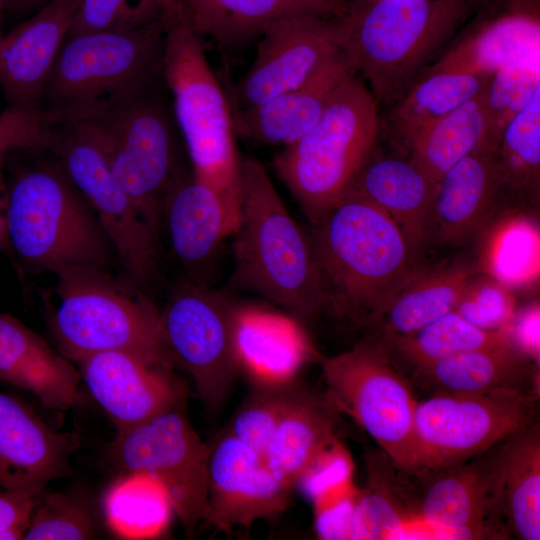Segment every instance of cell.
Masks as SVG:
<instances>
[{"instance_id":"6da1fadb","label":"cell","mask_w":540,"mask_h":540,"mask_svg":"<svg viewBox=\"0 0 540 540\" xmlns=\"http://www.w3.org/2000/svg\"><path fill=\"white\" fill-rule=\"evenodd\" d=\"M309 234L322 311L375 329L415 267L398 226L367 198L348 193L311 225Z\"/></svg>"},{"instance_id":"7a4b0ae2","label":"cell","mask_w":540,"mask_h":540,"mask_svg":"<svg viewBox=\"0 0 540 540\" xmlns=\"http://www.w3.org/2000/svg\"><path fill=\"white\" fill-rule=\"evenodd\" d=\"M342 51L377 103L399 101L438 59L476 0H347Z\"/></svg>"},{"instance_id":"3957f363","label":"cell","mask_w":540,"mask_h":540,"mask_svg":"<svg viewBox=\"0 0 540 540\" xmlns=\"http://www.w3.org/2000/svg\"><path fill=\"white\" fill-rule=\"evenodd\" d=\"M240 217L231 284L280 306L300 323L322 312L309 232L292 218L264 166L241 159Z\"/></svg>"},{"instance_id":"277c9868","label":"cell","mask_w":540,"mask_h":540,"mask_svg":"<svg viewBox=\"0 0 540 540\" xmlns=\"http://www.w3.org/2000/svg\"><path fill=\"white\" fill-rule=\"evenodd\" d=\"M165 12L159 19L129 30L68 36L43 91V118L88 120L156 84L162 77Z\"/></svg>"},{"instance_id":"5b68a950","label":"cell","mask_w":540,"mask_h":540,"mask_svg":"<svg viewBox=\"0 0 540 540\" xmlns=\"http://www.w3.org/2000/svg\"><path fill=\"white\" fill-rule=\"evenodd\" d=\"M7 236L13 259L32 272L107 270L118 260L92 207L59 162L25 170L8 185Z\"/></svg>"},{"instance_id":"8992f818","label":"cell","mask_w":540,"mask_h":540,"mask_svg":"<svg viewBox=\"0 0 540 540\" xmlns=\"http://www.w3.org/2000/svg\"><path fill=\"white\" fill-rule=\"evenodd\" d=\"M165 18L162 80L172 95L192 174L210 186L239 220L241 159L228 97L207 61L201 38L170 7Z\"/></svg>"},{"instance_id":"52a82bcc","label":"cell","mask_w":540,"mask_h":540,"mask_svg":"<svg viewBox=\"0 0 540 540\" xmlns=\"http://www.w3.org/2000/svg\"><path fill=\"white\" fill-rule=\"evenodd\" d=\"M377 104L363 79L350 75L319 121L275 156L276 174L311 225L344 198L376 148L381 129Z\"/></svg>"},{"instance_id":"ba28073f","label":"cell","mask_w":540,"mask_h":540,"mask_svg":"<svg viewBox=\"0 0 540 540\" xmlns=\"http://www.w3.org/2000/svg\"><path fill=\"white\" fill-rule=\"evenodd\" d=\"M59 305L55 334L66 355L78 361L105 351H124L172 369L160 312L139 291L123 285L106 270L70 267L55 273Z\"/></svg>"},{"instance_id":"9c48e42d","label":"cell","mask_w":540,"mask_h":540,"mask_svg":"<svg viewBox=\"0 0 540 540\" xmlns=\"http://www.w3.org/2000/svg\"><path fill=\"white\" fill-rule=\"evenodd\" d=\"M152 87L102 115L80 122L98 141L116 182L159 234L164 202L187 174L179 162V130L173 111L152 93Z\"/></svg>"},{"instance_id":"30bf717a","label":"cell","mask_w":540,"mask_h":540,"mask_svg":"<svg viewBox=\"0 0 540 540\" xmlns=\"http://www.w3.org/2000/svg\"><path fill=\"white\" fill-rule=\"evenodd\" d=\"M323 394L337 412L350 416L380 446L398 470L417 468L411 382L376 338L322 360Z\"/></svg>"},{"instance_id":"8fae6325","label":"cell","mask_w":540,"mask_h":540,"mask_svg":"<svg viewBox=\"0 0 540 540\" xmlns=\"http://www.w3.org/2000/svg\"><path fill=\"white\" fill-rule=\"evenodd\" d=\"M47 148L92 207L129 280L149 286L158 273V234L116 182L94 135L80 121H47Z\"/></svg>"},{"instance_id":"7c38bea8","label":"cell","mask_w":540,"mask_h":540,"mask_svg":"<svg viewBox=\"0 0 540 540\" xmlns=\"http://www.w3.org/2000/svg\"><path fill=\"white\" fill-rule=\"evenodd\" d=\"M498 444L454 465L396 469L408 507L435 539H503L510 535L505 523Z\"/></svg>"},{"instance_id":"4fadbf2b","label":"cell","mask_w":540,"mask_h":540,"mask_svg":"<svg viewBox=\"0 0 540 540\" xmlns=\"http://www.w3.org/2000/svg\"><path fill=\"white\" fill-rule=\"evenodd\" d=\"M539 396L516 391L434 393L414 415L417 468L467 461L536 422Z\"/></svg>"},{"instance_id":"5bb4252c","label":"cell","mask_w":540,"mask_h":540,"mask_svg":"<svg viewBox=\"0 0 540 540\" xmlns=\"http://www.w3.org/2000/svg\"><path fill=\"white\" fill-rule=\"evenodd\" d=\"M112 452L127 472L146 473L163 485L186 534H193L206 516L210 445L194 430L180 402L119 432Z\"/></svg>"},{"instance_id":"9a60e30c","label":"cell","mask_w":540,"mask_h":540,"mask_svg":"<svg viewBox=\"0 0 540 540\" xmlns=\"http://www.w3.org/2000/svg\"><path fill=\"white\" fill-rule=\"evenodd\" d=\"M235 309L198 285L178 289L160 312L161 329L175 363L192 378L207 408H218L240 370Z\"/></svg>"},{"instance_id":"2e32d148","label":"cell","mask_w":540,"mask_h":540,"mask_svg":"<svg viewBox=\"0 0 540 540\" xmlns=\"http://www.w3.org/2000/svg\"><path fill=\"white\" fill-rule=\"evenodd\" d=\"M340 19L293 12L272 23L258 39L249 69L232 87L230 107L257 106L317 74L342 50Z\"/></svg>"},{"instance_id":"e0dca14e","label":"cell","mask_w":540,"mask_h":540,"mask_svg":"<svg viewBox=\"0 0 540 540\" xmlns=\"http://www.w3.org/2000/svg\"><path fill=\"white\" fill-rule=\"evenodd\" d=\"M295 486L230 431L210 446L205 520L220 531L282 513Z\"/></svg>"},{"instance_id":"ac0fdd59","label":"cell","mask_w":540,"mask_h":540,"mask_svg":"<svg viewBox=\"0 0 540 540\" xmlns=\"http://www.w3.org/2000/svg\"><path fill=\"white\" fill-rule=\"evenodd\" d=\"M537 54H540L539 0H476L473 14L424 73L492 75L510 63Z\"/></svg>"},{"instance_id":"d6986e66","label":"cell","mask_w":540,"mask_h":540,"mask_svg":"<svg viewBox=\"0 0 540 540\" xmlns=\"http://www.w3.org/2000/svg\"><path fill=\"white\" fill-rule=\"evenodd\" d=\"M93 398L118 433L139 426L180 402L170 369L124 351H105L77 361Z\"/></svg>"},{"instance_id":"ffe728a7","label":"cell","mask_w":540,"mask_h":540,"mask_svg":"<svg viewBox=\"0 0 540 540\" xmlns=\"http://www.w3.org/2000/svg\"><path fill=\"white\" fill-rule=\"evenodd\" d=\"M75 0H52L0 36V87L8 107L41 113V99L72 23Z\"/></svg>"},{"instance_id":"44dd1931","label":"cell","mask_w":540,"mask_h":540,"mask_svg":"<svg viewBox=\"0 0 540 540\" xmlns=\"http://www.w3.org/2000/svg\"><path fill=\"white\" fill-rule=\"evenodd\" d=\"M75 442L72 434L54 430L0 391V490L43 491L68 472Z\"/></svg>"},{"instance_id":"7402d4cb","label":"cell","mask_w":540,"mask_h":540,"mask_svg":"<svg viewBox=\"0 0 540 540\" xmlns=\"http://www.w3.org/2000/svg\"><path fill=\"white\" fill-rule=\"evenodd\" d=\"M500 191L494 151L475 152L458 161L436 183L426 242L457 246L478 235L496 212Z\"/></svg>"},{"instance_id":"603a6c76","label":"cell","mask_w":540,"mask_h":540,"mask_svg":"<svg viewBox=\"0 0 540 540\" xmlns=\"http://www.w3.org/2000/svg\"><path fill=\"white\" fill-rule=\"evenodd\" d=\"M235 342L240 370L256 389L294 384L315 354L299 321L256 308L236 307Z\"/></svg>"},{"instance_id":"cb8c5ba5","label":"cell","mask_w":540,"mask_h":540,"mask_svg":"<svg viewBox=\"0 0 540 540\" xmlns=\"http://www.w3.org/2000/svg\"><path fill=\"white\" fill-rule=\"evenodd\" d=\"M353 74L341 50L304 84L254 107H230L234 133L263 144L289 145L319 121L334 91Z\"/></svg>"},{"instance_id":"d4e9b609","label":"cell","mask_w":540,"mask_h":540,"mask_svg":"<svg viewBox=\"0 0 540 540\" xmlns=\"http://www.w3.org/2000/svg\"><path fill=\"white\" fill-rule=\"evenodd\" d=\"M238 222L221 197L192 172L172 188L162 209L161 225L167 228L171 249L189 270L206 266Z\"/></svg>"},{"instance_id":"484cf974","label":"cell","mask_w":540,"mask_h":540,"mask_svg":"<svg viewBox=\"0 0 540 540\" xmlns=\"http://www.w3.org/2000/svg\"><path fill=\"white\" fill-rule=\"evenodd\" d=\"M0 380L30 391L48 409L79 400L80 375L67 358L10 314L0 313Z\"/></svg>"},{"instance_id":"4316f807","label":"cell","mask_w":540,"mask_h":540,"mask_svg":"<svg viewBox=\"0 0 540 540\" xmlns=\"http://www.w3.org/2000/svg\"><path fill=\"white\" fill-rule=\"evenodd\" d=\"M375 149L347 194L361 195L384 210L404 235L415 260L426 242L436 184L409 158L376 155Z\"/></svg>"},{"instance_id":"83f0119b","label":"cell","mask_w":540,"mask_h":540,"mask_svg":"<svg viewBox=\"0 0 540 540\" xmlns=\"http://www.w3.org/2000/svg\"><path fill=\"white\" fill-rule=\"evenodd\" d=\"M411 378L434 393L516 391L539 396V364L514 345L464 352L443 359Z\"/></svg>"},{"instance_id":"f1b7e54d","label":"cell","mask_w":540,"mask_h":540,"mask_svg":"<svg viewBox=\"0 0 540 540\" xmlns=\"http://www.w3.org/2000/svg\"><path fill=\"white\" fill-rule=\"evenodd\" d=\"M479 271L467 260L414 267L377 327L378 336L404 335L454 310L467 281Z\"/></svg>"},{"instance_id":"f546056e","label":"cell","mask_w":540,"mask_h":540,"mask_svg":"<svg viewBox=\"0 0 540 540\" xmlns=\"http://www.w3.org/2000/svg\"><path fill=\"white\" fill-rule=\"evenodd\" d=\"M499 137L481 92L425 129L405 152L436 184L464 157L479 151H495Z\"/></svg>"},{"instance_id":"4dcf8cb0","label":"cell","mask_w":540,"mask_h":540,"mask_svg":"<svg viewBox=\"0 0 540 540\" xmlns=\"http://www.w3.org/2000/svg\"><path fill=\"white\" fill-rule=\"evenodd\" d=\"M490 76L447 71L424 73L388 108L385 126L391 138L406 150L425 129L478 96Z\"/></svg>"},{"instance_id":"1f68e13d","label":"cell","mask_w":540,"mask_h":540,"mask_svg":"<svg viewBox=\"0 0 540 540\" xmlns=\"http://www.w3.org/2000/svg\"><path fill=\"white\" fill-rule=\"evenodd\" d=\"M506 528L521 540L540 539V429L534 422L498 447Z\"/></svg>"},{"instance_id":"d6a6232c","label":"cell","mask_w":540,"mask_h":540,"mask_svg":"<svg viewBox=\"0 0 540 540\" xmlns=\"http://www.w3.org/2000/svg\"><path fill=\"white\" fill-rule=\"evenodd\" d=\"M368 484L359 489L351 540L431 539V530L408 507L396 468L382 451L367 457Z\"/></svg>"},{"instance_id":"836d02e7","label":"cell","mask_w":540,"mask_h":540,"mask_svg":"<svg viewBox=\"0 0 540 540\" xmlns=\"http://www.w3.org/2000/svg\"><path fill=\"white\" fill-rule=\"evenodd\" d=\"M337 414L324 395L318 396L303 389L281 418L269 441L266 464L295 486L313 458L338 438Z\"/></svg>"},{"instance_id":"e575fe53","label":"cell","mask_w":540,"mask_h":540,"mask_svg":"<svg viewBox=\"0 0 540 540\" xmlns=\"http://www.w3.org/2000/svg\"><path fill=\"white\" fill-rule=\"evenodd\" d=\"M169 5L200 38L227 49L244 47L281 17L304 12L290 0H169Z\"/></svg>"},{"instance_id":"d590c367","label":"cell","mask_w":540,"mask_h":540,"mask_svg":"<svg viewBox=\"0 0 540 540\" xmlns=\"http://www.w3.org/2000/svg\"><path fill=\"white\" fill-rule=\"evenodd\" d=\"M400 372L419 371L452 356L487 347L514 345L504 330L486 331L468 323L454 310L404 335L376 338ZM515 346V345H514ZM516 347V346H515Z\"/></svg>"},{"instance_id":"8d00e7d4","label":"cell","mask_w":540,"mask_h":540,"mask_svg":"<svg viewBox=\"0 0 540 540\" xmlns=\"http://www.w3.org/2000/svg\"><path fill=\"white\" fill-rule=\"evenodd\" d=\"M494 160L500 198L536 205L540 192V89L502 129Z\"/></svg>"},{"instance_id":"74e56055","label":"cell","mask_w":540,"mask_h":540,"mask_svg":"<svg viewBox=\"0 0 540 540\" xmlns=\"http://www.w3.org/2000/svg\"><path fill=\"white\" fill-rule=\"evenodd\" d=\"M110 529L124 539H151L162 535L174 513L163 485L142 472L117 479L104 497Z\"/></svg>"},{"instance_id":"f35d334b","label":"cell","mask_w":540,"mask_h":540,"mask_svg":"<svg viewBox=\"0 0 540 540\" xmlns=\"http://www.w3.org/2000/svg\"><path fill=\"white\" fill-rule=\"evenodd\" d=\"M479 251V271L491 275L512 289L539 277V229L520 213H510L486 223Z\"/></svg>"},{"instance_id":"ab89813d","label":"cell","mask_w":540,"mask_h":540,"mask_svg":"<svg viewBox=\"0 0 540 540\" xmlns=\"http://www.w3.org/2000/svg\"><path fill=\"white\" fill-rule=\"evenodd\" d=\"M539 89L540 54L510 63L490 76L482 97L499 134Z\"/></svg>"},{"instance_id":"60d3db41","label":"cell","mask_w":540,"mask_h":540,"mask_svg":"<svg viewBox=\"0 0 540 540\" xmlns=\"http://www.w3.org/2000/svg\"><path fill=\"white\" fill-rule=\"evenodd\" d=\"M302 390L295 384L256 389L238 409L230 432L265 460L269 441L278 423Z\"/></svg>"},{"instance_id":"b9f144b4","label":"cell","mask_w":540,"mask_h":540,"mask_svg":"<svg viewBox=\"0 0 540 540\" xmlns=\"http://www.w3.org/2000/svg\"><path fill=\"white\" fill-rule=\"evenodd\" d=\"M168 3L169 0H75L68 36L137 28L162 17Z\"/></svg>"},{"instance_id":"7bdbcfd3","label":"cell","mask_w":540,"mask_h":540,"mask_svg":"<svg viewBox=\"0 0 540 540\" xmlns=\"http://www.w3.org/2000/svg\"><path fill=\"white\" fill-rule=\"evenodd\" d=\"M516 309V298L511 288L478 271L467 281L454 311L479 329L498 331L510 323Z\"/></svg>"},{"instance_id":"ee69618b","label":"cell","mask_w":540,"mask_h":540,"mask_svg":"<svg viewBox=\"0 0 540 540\" xmlns=\"http://www.w3.org/2000/svg\"><path fill=\"white\" fill-rule=\"evenodd\" d=\"M94 537L93 519L88 509L60 493L40 497L22 539L80 540Z\"/></svg>"},{"instance_id":"f6af8a7d","label":"cell","mask_w":540,"mask_h":540,"mask_svg":"<svg viewBox=\"0 0 540 540\" xmlns=\"http://www.w3.org/2000/svg\"><path fill=\"white\" fill-rule=\"evenodd\" d=\"M358 493L359 488L351 479L322 491L311 500L318 538L351 540L352 518Z\"/></svg>"},{"instance_id":"bcb514c9","label":"cell","mask_w":540,"mask_h":540,"mask_svg":"<svg viewBox=\"0 0 540 540\" xmlns=\"http://www.w3.org/2000/svg\"><path fill=\"white\" fill-rule=\"evenodd\" d=\"M350 454L335 438L308 464L296 481L295 487L311 501L316 495L338 483L353 479Z\"/></svg>"},{"instance_id":"7dc6e473","label":"cell","mask_w":540,"mask_h":540,"mask_svg":"<svg viewBox=\"0 0 540 540\" xmlns=\"http://www.w3.org/2000/svg\"><path fill=\"white\" fill-rule=\"evenodd\" d=\"M47 148V124L41 113L7 107L0 112V159L17 150Z\"/></svg>"},{"instance_id":"c3c4849f","label":"cell","mask_w":540,"mask_h":540,"mask_svg":"<svg viewBox=\"0 0 540 540\" xmlns=\"http://www.w3.org/2000/svg\"><path fill=\"white\" fill-rule=\"evenodd\" d=\"M42 491L0 490V540L22 539Z\"/></svg>"},{"instance_id":"681fc988","label":"cell","mask_w":540,"mask_h":540,"mask_svg":"<svg viewBox=\"0 0 540 540\" xmlns=\"http://www.w3.org/2000/svg\"><path fill=\"white\" fill-rule=\"evenodd\" d=\"M539 303L533 302L521 310L516 309L510 323L503 329L513 344L539 364Z\"/></svg>"},{"instance_id":"f907efd6","label":"cell","mask_w":540,"mask_h":540,"mask_svg":"<svg viewBox=\"0 0 540 540\" xmlns=\"http://www.w3.org/2000/svg\"><path fill=\"white\" fill-rule=\"evenodd\" d=\"M304 12L318 14L329 18H342L348 8L345 0H290Z\"/></svg>"},{"instance_id":"816d5d0a","label":"cell","mask_w":540,"mask_h":540,"mask_svg":"<svg viewBox=\"0 0 540 540\" xmlns=\"http://www.w3.org/2000/svg\"><path fill=\"white\" fill-rule=\"evenodd\" d=\"M4 161L5 159H0V251L13 259L7 236L8 185L4 178Z\"/></svg>"},{"instance_id":"f5cc1de1","label":"cell","mask_w":540,"mask_h":540,"mask_svg":"<svg viewBox=\"0 0 540 540\" xmlns=\"http://www.w3.org/2000/svg\"><path fill=\"white\" fill-rule=\"evenodd\" d=\"M50 1L52 0H5L4 8L17 13H35Z\"/></svg>"},{"instance_id":"db71d44e","label":"cell","mask_w":540,"mask_h":540,"mask_svg":"<svg viewBox=\"0 0 540 540\" xmlns=\"http://www.w3.org/2000/svg\"><path fill=\"white\" fill-rule=\"evenodd\" d=\"M4 3H5V0H0V26H1L2 15H3V12L5 11ZM1 35L2 34H1V30H0V36Z\"/></svg>"},{"instance_id":"11a10c76","label":"cell","mask_w":540,"mask_h":540,"mask_svg":"<svg viewBox=\"0 0 540 540\" xmlns=\"http://www.w3.org/2000/svg\"><path fill=\"white\" fill-rule=\"evenodd\" d=\"M345 1H347V0H345Z\"/></svg>"}]
</instances>
